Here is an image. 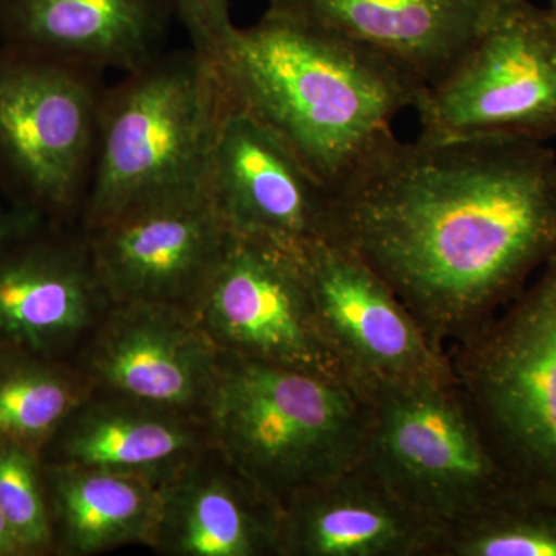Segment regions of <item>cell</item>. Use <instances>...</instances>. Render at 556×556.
I'll return each mask as SVG.
<instances>
[{"instance_id":"obj_1","label":"cell","mask_w":556,"mask_h":556,"mask_svg":"<svg viewBox=\"0 0 556 556\" xmlns=\"http://www.w3.org/2000/svg\"><path fill=\"white\" fill-rule=\"evenodd\" d=\"M325 240L367 263L447 353L556 262V155L518 138L387 135L329 192Z\"/></svg>"},{"instance_id":"obj_2","label":"cell","mask_w":556,"mask_h":556,"mask_svg":"<svg viewBox=\"0 0 556 556\" xmlns=\"http://www.w3.org/2000/svg\"><path fill=\"white\" fill-rule=\"evenodd\" d=\"M215 58L233 105L273 131L328 192L426 90L361 43L266 13L233 28Z\"/></svg>"},{"instance_id":"obj_3","label":"cell","mask_w":556,"mask_h":556,"mask_svg":"<svg viewBox=\"0 0 556 556\" xmlns=\"http://www.w3.org/2000/svg\"><path fill=\"white\" fill-rule=\"evenodd\" d=\"M232 105L217 58L193 47L160 54L105 89L84 228L207 190L219 127Z\"/></svg>"},{"instance_id":"obj_4","label":"cell","mask_w":556,"mask_h":556,"mask_svg":"<svg viewBox=\"0 0 556 556\" xmlns=\"http://www.w3.org/2000/svg\"><path fill=\"white\" fill-rule=\"evenodd\" d=\"M219 353L214 442L281 507L356 466L367 412L350 387Z\"/></svg>"},{"instance_id":"obj_5","label":"cell","mask_w":556,"mask_h":556,"mask_svg":"<svg viewBox=\"0 0 556 556\" xmlns=\"http://www.w3.org/2000/svg\"><path fill=\"white\" fill-rule=\"evenodd\" d=\"M447 354L511 489L556 508V262Z\"/></svg>"},{"instance_id":"obj_6","label":"cell","mask_w":556,"mask_h":556,"mask_svg":"<svg viewBox=\"0 0 556 556\" xmlns=\"http://www.w3.org/2000/svg\"><path fill=\"white\" fill-rule=\"evenodd\" d=\"M101 75L0 46V189L11 206L80 222L97 159Z\"/></svg>"},{"instance_id":"obj_7","label":"cell","mask_w":556,"mask_h":556,"mask_svg":"<svg viewBox=\"0 0 556 556\" xmlns=\"http://www.w3.org/2000/svg\"><path fill=\"white\" fill-rule=\"evenodd\" d=\"M365 412L358 466L424 518L444 527L515 493L455 375L391 388Z\"/></svg>"},{"instance_id":"obj_8","label":"cell","mask_w":556,"mask_h":556,"mask_svg":"<svg viewBox=\"0 0 556 556\" xmlns=\"http://www.w3.org/2000/svg\"><path fill=\"white\" fill-rule=\"evenodd\" d=\"M419 137L437 141L556 135V11L500 0L489 24L415 108Z\"/></svg>"},{"instance_id":"obj_9","label":"cell","mask_w":556,"mask_h":556,"mask_svg":"<svg viewBox=\"0 0 556 556\" xmlns=\"http://www.w3.org/2000/svg\"><path fill=\"white\" fill-rule=\"evenodd\" d=\"M300 249L232 233L193 316L223 353L346 386L318 325Z\"/></svg>"},{"instance_id":"obj_10","label":"cell","mask_w":556,"mask_h":556,"mask_svg":"<svg viewBox=\"0 0 556 556\" xmlns=\"http://www.w3.org/2000/svg\"><path fill=\"white\" fill-rule=\"evenodd\" d=\"M112 305L83 223L24 211L0 233V356L73 361Z\"/></svg>"},{"instance_id":"obj_11","label":"cell","mask_w":556,"mask_h":556,"mask_svg":"<svg viewBox=\"0 0 556 556\" xmlns=\"http://www.w3.org/2000/svg\"><path fill=\"white\" fill-rule=\"evenodd\" d=\"M300 251L318 325L362 402L391 388L452 378L448 354L367 263L331 240Z\"/></svg>"},{"instance_id":"obj_12","label":"cell","mask_w":556,"mask_h":556,"mask_svg":"<svg viewBox=\"0 0 556 556\" xmlns=\"http://www.w3.org/2000/svg\"><path fill=\"white\" fill-rule=\"evenodd\" d=\"M94 265L113 303L193 314L230 232L207 190L152 201L89 230Z\"/></svg>"},{"instance_id":"obj_13","label":"cell","mask_w":556,"mask_h":556,"mask_svg":"<svg viewBox=\"0 0 556 556\" xmlns=\"http://www.w3.org/2000/svg\"><path fill=\"white\" fill-rule=\"evenodd\" d=\"M219 357L189 311L113 303L73 364L93 391L207 419Z\"/></svg>"},{"instance_id":"obj_14","label":"cell","mask_w":556,"mask_h":556,"mask_svg":"<svg viewBox=\"0 0 556 556\" xmlns=\"http://www.w3.org/2000/svg\"><path fill=\"white\" fill-rule=\"evenodd\" d=\"M207 193L237 236L289 248L328 237V190L273 131L237 105L219 127Z\"/></svg>"},{"instance_id":"obj_15","label":"cell","mask_w":556,"mask_h":556,"mask_svg":"<svg viewBox=\"0 0 556 556\" xmlns=\"http://www.w3.org/2000/svg\"><path fill=\"white\" fill-rule=\"evenodd\" d=\"M500 0H269L266 14L336 33L407 70L426 89L475 46Z\"/></svg>"},{"instance_id":"obj_16","label":"cell","mask_w":556,"mask_h":556,"mask_svg":"<svg viewBox=\"0 0 556 556\" xmlns=\"http://www.w3.org/2000/svg\"><path fill=\"white\" fill-rule=\"evenodd\" d=\"M283 507L217 444L161 486L163 556H281Z\"/></svg>"},{"instance_id":"obj_17","label":"cell","mask_w":556,"mask_h":556,"mask_svg":"<svg viewBox=\"0 0 556 556\" xmlns=\"http://www.w3.org/2000/svg\"><path fill=\"white\" fill-rule=\"evenodd\" d=\"M214 444L211 424L118 394L91 391L40 453L47 466L101 468L164 486Z\"/></svg>"},{"instance_id":"obj_18","label":"cell","mask_w":556,"mask_h":556,"mask_svg":"<svg viewBox=\"0 0 556 556\" xmlns=\"http://www.w3.org/2000/svg\"><path fill=\"white\" fill-rule=\"evenodd\" d=\"M175 14L177 0H0V39L127 75L163 54Z\"/></svg>"},{"instance_id":"obj_19","label":"cell","mask_w":556,"mask_h":556,"mask_svg":"<svg viewBox=\"0 0 556 556\" xmlns=\"http://www.w3.org/2000/svg\"><path fill=\"white\" fill-rule=\"evenodd\" d=\"M441 530L356 464L285 504L281 556H431Z\"/></svg>"},{"instance_id":"obj_20","label":"cell","mask_w":556,"mask_h":556,"mask_svg":"<svg viewBox=\"0 0 556 556\" xmlns=\"http://www.w3.org/2000/svg\"><path fill=\"white\" fill-rule=\"evenodd\" d=\"M54 556H93L126 546L152 551L161 490L144 479L76 466H47Z\"/></svg>"},{"instance_id":"obj_21","label":"cell","mask_w":556,"mask_h":556,"mask_svg":"<svg viewBox=\"0 0 556 556\" xmlns=\"http://www.w3.org/2000/svg\"><path fill=\"white\" fill-rule=\"evenodd\" d=\"M91 386L73 361L0 356V439L42 453L68 416L90 396Z\"/></svg>"},{"instance_id":"obj_22","label":"cell","mask_w":556,"mask_h":556,"mask_svg":"<svg viewBox=\"0 0 556 556\" xmlns=\"http://www.w3.org/2000/svg\"><path fill=\"white\" fill-rule=\"evenodd\" d=\"M431 556H556V508L510 493L442 527Z\"/></svg>"},{"instance_id":"obj_23","label":"cell","mask_w":556,"mask_h":556,"mask_svg":"<svg viewBox=\"0 0 556 556\" xmlns=\"http://www.w3.org/2000/svg\"><path fill=\"white\" fill-rule=\"evenodd\" d=\"M0 511L24 556H54L42 459L7 439H0Z\"/></svg>"},{"instance_id":"obj_24","label":"cell","mask_w":556,"mask_h":556,"mask_svg":"<svg viewBox=\"0 0 556 556\" xmlns=\"http://www.w3.org/2000/svg\"><path fill=\"white\" fill-rule=\"evenodd\" d=\"M193 49L217 56L236 25L230 21L229 0H177Z\"/></svg>"},{"instance_id":"obj_25","label":"cell","mask_w":556,"mask_h":556,"mask_svg":"<svg viewBox=\"0 0 556 556\" xmlns=\"http://www.w3.org/2000/svg\"><path fill=\"white\" fill-rule=\"evenodd\" d=\"M0 556H24L13 530L0 511Z\"/></svg>"},{"instance_id":"obj_26","label":"cell","mask_w":556,"mask_h":556,"mask_svg":"<svg viewBox=\"0 0 556 556\" xmlns=\"http://www.w3.org/2000/svg\"><path fill=\"white\" fill-rule=\"evenodd\" d=\"M551 9L556 11V0H551Z\"/></svg>"}]
</instances>
